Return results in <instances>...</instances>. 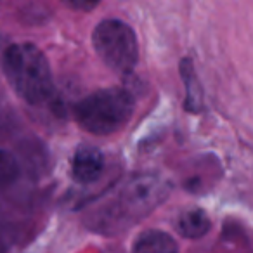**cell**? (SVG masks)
Masks as SVG:
<instances>
[{"instance_id":"9c48e42d","label":"cell","mask_w":253,"mask_h":253,"mask_svg":"<svg viewBox=\"0 0 253 253\" xmlns=\"http://www.w3.org/2000/svg\"><path fill=\"white\" fill-rule=\"evenodd\" d=\"M68 9H73V11H82V12H88L92 9H95L101 0H61Z\"/></svg>"},{"instance_id":"3957f363","label":"cell","mask_w":253,"mask_h":253,"mask_svg":"<svg viewBox=\"0 0 253 253\" xmlns=\"http://www.w3.org/2000/svg\"><path fill=\"white\" fill-rule=\"evenodd\" d=\"M92 45L99 59L116 73L128 75L139 61V43L134 30L118 19H104L92 33Z\"/></svg>"},{"instance_id":"52a82bcc","label":"cell","mask_w":253,"mask_h":253,"mask_svg":"<svg viewBox=\"0 0 253 253\" xmlns=\"http://www.w3.org/2000/svg\"><path fill=\"white\" fill-rule=\"evenodd\" d=\"M180 75L186 84V108L189 111H200L201 109V88L198 78L194 75V68L191 59H182L180 63Z\"/></svg>"},{"instance_id":"7a4b0ae2","label":"cell","mask_w":253,"mask_h":253,"mask_svg":"<svg viewBox=\"0 0 253 253\" xmlns=\"http://www.w3.org/2000/svg\"><path fill=\"white\" fill-rule=\"evenodd\" d=\"M134 113V97L126 88L95 90L75 106V120L85 132L109 135L122 130Z\"/></svg>"},{"instance_id":"8992f818","label":"cell","mask_w":253,"mask_h":253,"mask_svg":"<svg viewBox=\"0 0 253 253\" xmlns=\"http://www.w3.org/2000/svg\"><path fill=\"white\" fill-rule=\"evenodd\" d=\"M175 227H177V231H179V234L184 236V238L200 239L210 231L211 222L205 210H201V208H193V210L182 211V213L179 215Z\"/></svg>"},{"instance_id":"5b68a950","label":"cell","mask_w":253,"mask_h":253,"mask_svg":"<svg viewBox=\"0 0 253 253\" xmlns=\"http://www.w3.org/2000/svg\"><path fill=\"white\" fill-rule=\"evenodd\" d=\"M132 253H179V246L169 232L149 229L135 239Z\"/></svg>"},{"instance_id":"6da1fadb","label":"cell","mask_w":253,"mask_h":253,"mask_svg":"<svg viewBox=\"0 0 253 253\" xmlns=\"http://www.w3.org/2000/svg\"><path fill=\"white\" fill-rule=\"evenodd\" d=\"M2 68L12 90L30 104L45 102L52 94V71L45 54L30 42L5 49Z\"/></svg>"},{"instance_id":"ba28073f","label":"cell","mask_w":253,"mask_h":253,"mask_svg":"<svg viewBox=\"0 0 253 253\" xmlns=\"http://www.w3.org/2000/svg\"><path fill=\"white\" fill-rule=\"evenodd\" d=\"M19 175V163L12 153L0 149V189L12 186Z\"/></svg>"},{"instance_id":"277c9868","label":"cell","mask_w":253,"mask_h":253,"mask_svg":"<svg viewBox=\"0 0 253 253\" xmlns=\"http://www.w3.org/2000/svg\"><path fill=\"white\" fill-rule=\"evenodd\" d=\"M104 169V156L94 146H82L77 149L71 163L73 179L80 184H92L101 177Z\"/></svg>"}]
</instances>
